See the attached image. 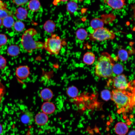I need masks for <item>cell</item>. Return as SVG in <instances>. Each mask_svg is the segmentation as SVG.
Returning a JSON list of instances; mask_svg holds the SVG:
<instances>
[{
    "label": "cell",
    "mask_w": 135,
    "mask_h": 135,
    "mask_svg": "<svg viewBox=\"0 0 135 135\" xmlns=\"http://www.w3.org/2000/svg\"><path fill=\"white\" fill-rule=\"evenodd\" d=\"M34 120L37 125L42 126L45 124L47 122L48 117L47 114L44 112H39L35 116Z\"/></svg>",
    "instance_id": "obj_10"
},
{
    "label": "cell",
    "mask_w": 135,
    "mask_h": 135,
    "mask_svg": "<svg viewBox=\"0 0 135 135\" xmlns=\"http://www.w3.org/2000/svg\"><path fill=\"white\" fill-rule=\"evenodd\" d=\"M94 54L91 52H88L84 54L83 56V61L86 64L91 65L94 62L95 60Z\"/></svg>",
    "instance_id": "obj_14"
},
{
    "label": "cell",
    "mask_w": 135,
    "mask_h": 135,
    "mask_svg": "<svg viewBox=\"0 0 135 135\" xmlns=\"http://www.w3.org/2000/svg\"><path fill=\"white\" fill-rule=\"evenodd\" d=\"M79 0V1H81V2L83 0Z\"/></svg>",
    "instance_id": "obj_38"
},
{
    "label": "cell",
    "mask_w": 135,
    "mask_h": 135,
    "mask_svg": "<svg viewBox=\"0 0 135 135\" xmlns=\"http://www.w3.org/2000/svg\"><path fill=\"white\" fill-rule=\"evenodd\" d=\"M2 24L6 28H10L13 26L14 23L12 16H8L2 19Z\"/></svg>",
    "instance_id": "obj_19"
},
{
    "label": "cell",
    "mask_w": 135,
    "mask_h": 135,
    "mask_svg": "<svg viewBox=\"0 0 135 135\" xmlns=\"http://www.w3.org/2000/svg\"><path fill=\"white\" fill-rule=\"evenodd\" d=\"M34 120V115L31 112L27 111L22 115L21 118L22 122L25 124H28L32 123Z\"/></svg>",
    "instance_id": "obj_12"
},
{
    "label": "cell",
    "mask_w": 135,
    "mask_h": 135,
    "mask_svg": "<svg viewBox=\"0 0 135 135\" xmlns=\"http://www.w3.org/2000/svg\"><path fill=\"white\" fill-rule=\"evenodd\" d=\"M135 130H133L130 131L128 135H135Z\"/></svg>",
    "instance_id": "obj_33"
},
{
    "label": "cell",
    "mask_w": 135,
    "mask_h": 135,
    "mask_svg": "<svg viewBox=\"0 0 135 135\" xmlns=\"http://www.w3.org/2000/svg\"><path fill=\"white\" fill-rule=\"evenodd\" d=\"M55 108L54 104L49 102H44L41 106V110L42 112L46 114L53 113L54 112Z\"/></svg>",
    "instance_id": "obj_11"
},
{
    "label": "cell",
    "mask_w": 135,
    "mask_h": 135,
    "mask_svg": "<svg viewBox=\"0 0 135 135\" xmlns=\"http://www.w3.org/2000/svg\"><path fill=\"white\" fill-rule=\"evenodd\" d=\"M113 60L107 52L102 53L98 58L95 66V74L99 78H106L111 76L114 73Z\"/></svg>",
    "instance_id": "obj_2"
},
{
    "label": "cell",
    "mask_w": 135,
    "mask_h": 135,
    "mask_svg": "<svg viewBox=\"0 0 135 135\" xmlns=\"http://www.w3.org/2000/svg\"><path fill=\"white\" fill-rule=\"evenodd\" d=\"M13 26L16 30L18 32L22 31L25 28V25L22 22L17 21L14 22Z\"/></svg>",
    "instance_id": "obj_27"
},
{
    "label": "cell",
    "mask_w": 135,
    "mask_h": 135,
    "mask_svg": "<svg viewBox=\"0 0 135 135\" xmlns=\"http://www.w3.org/2000/svg\"><path fill=\"white\" fill-rule=\"evenodd\" d=\"M89 37L90 39L91 40L102 41L113 39L115 37V35L112 31L103 27L95 30Z\"/></svg>",
    "instance_id": "obj_5"
},
{
    "label": "cell",
    "mask_w": 135,
    "mask_h": 135,
    "mask_svg": "<svg viewBox=\"0 0 135 135\" xmlns=\"http://www.w3.org/2000/svg\"><path fill=\"white\" fill-rule=\"evenodd\" d=\"M7 5L2 0H0V9L6 8Z\"/></svg>",
    "instance_id": "obj_32"
},
{
    "label": "cell",
    "mask_w": 135,
    "mask_h": 135,
    "mask_svg": "<svg viewBox=\"0 0 135 135\" xmlns=\"http://www.w3.org/2000/svg\"><path fill=\"white\" fill-rule=\"evenodd\" d=\"M66 93L69 97L74 98L78 96V90L76 87L72 86L67 88Z\"/></svg>",
    "instance_id": "obj_21"
},
{
    "label": "cell",
    "mask_w": 135,
    "mask_h": 135,
    "mask_svg": "<svg viewBox=\"0 0 135 135\" xmlns=\"http://www.w3.org/2000/svg\"><path fill=\"white\" fill-rule=\"evenodd\" d=\"M131 81L128 82V79L124 74H120L115 76L113 80L112 86L114 89L124 90L130 86Z\"/></svg>",
    "instance_id": "obj_6"
},
{
    "label": "cell",
    "mask_w": 135,
    "mask_h": 135,
    "mask_svg": "<svg viewBox=\"0 0 135 135\" xmlns=\"http://www.w3.org/2000/svg\"><path fill=\"white\" fill-rule=\"evenodd\" d=\"M76 35L77 38L78 40H83L86 38L88 34L84 29L80 28L76 31Z\"/></svg>",
    "instance_id": "obj_23"
},
{
    "label": "cell",
    "mask_w": 135,
    "mask_h": 135,
    "mask_svg": "<svg viewBox=\"0 0 135 135\" xmlns=\"http://www.w3.org/2000/svg\"><path fill=\"white\" fill-rule=\"evenodd\" d=\"M7 63L6 59L2 56L0 55V70L4 68Z\"/></svg>",
    "instance_id": "obj_29"
},
{
    "label": "cell",
    "mask_w": 135,
    "mask_h": 135,
    "mask_svg": "<svg viewBox=\"0 0 135 135\" xmlns=\"http://www.w3.org/2000/svg\"><path fill=\"white\" fill-rule=\"evenodd\" d=\"M7 42V38L6 36L4 34H0V46L5 45Z\"/></svg>",
    "instance_id": "obj_30"
},
{
    "label": "cell",
    "mask_w": 135,
    "mask_h": 135,
    "mask_svg": "<svg viewBox=\"0 0 135 135\" xmlns=\"http://www.w3.org/2000/svg\"><path fill=\"white\" fill-rule=\"evenodd\" d=\"M26 135H31L30 131H29L28 132Z\"/></svg>",
    "instance_id": "obj_36"
},
{
    "label": "cell",
    "mask_w": 135,
    "mask_h": 135,
    "mask_svg": "<svg viewBox=\"0 0 135 135\" xmlns=\"http://www.w3.org/2000/svg\"><path fill=\"white\" fill-rule=\"evenodd\" d=\"M2 125L0 123V134H1L2 132Z\"/></svg>",
    "instance_id": "obj_34"
},
{
    "label": "cell",
    "mask_w": 135,
    "mask_h": 135,
    "mask_svg": "<svg viewBox=\"0 0 135 135\" xmlns=\"http://www.w3.org/2000/svg\"><path fill=\"white\" fill-rule=\"evenodd\" d=\"M128 130V128L127 125L122 122L117 123L114 127L115 132L118 135H125Z\"/></svg>",
    "instance_id": "obj_9"
},
{
    "label": "cell",
    "mask_w": 135,
    "mask_h": 135,
    "mask_svg": "<svg viewBox=\"0 0 135 135\" xmlns=\"http://www.w3.org/2000/svg\"><path fill=\"white\" fill-rule=\"evenodd\" d=\"M56 25L55 23L52 20H49L44 23L43 28L44 30L48 33L52 32L55 30Z\"/></svg>",
    "instance_id": "obj_18"
},
{
    "label": "cell",
    "mask_w": 135,
    "mask_h": 135,
    "mask_svg": "<svg viewBox=\"0 0 135 135\" xmlns=\"http://www.w3.org/2000/svg\"><path fill=\"white\" fill-rule=\"evenodd\" d=\"M78 6L76 3L73 1L69 2L67 5V10L70 13H74L77 10Z\"/></svg>",
    "instance_id": "obj_24"
},
{
    "label": "cell",
    "mask_w": 135,
    "mask_h": 135,
    "mask_svg": "<svg viewBox=\"0 0 135 135\" xmlns=\"http://www.w3.org/2000/svg\"><path fill=\"white\" fill-rule=\"evenodd\" d=\"M44 43V48L50 54H58L62 47L61 40L55 35L46 39Z\"/></svg>",
    "instance_id": "obj_4"
},
{
    "label": "cell",
    "mask_w": 135,
    "mask_h": 135,
    "mask_svg": "<svg viewBox=\"0 0 135 135\" xmlns=\"http://www.w3.org/2000/svg\"><path fill=\"white\" fill-rule=\"evenodd\" d=\"M15 73L16 76L20 80H25L30 74V68L27 66H20L16 69Z\"/></svg>",
    "instance_id": "obj_7"
},
{
    "label": "cell",
    "mask_w": 135,
    "mask_h": 135,
    "mask_svg": "<svg viewBox=\"0 0 135 135\" xmlns=\"http://www.w3.org/2000/svg\"><path fill=\"white\" fill-rule=\"evenodd\" d=\"M104 25L103 20L98 18L92 19L90 22L91 26L95 30L103 27Z\"/></svg>",
    "instance_id": "obj_16"
},
{
    "label": "cell",
    "mask_w": 135,
    "mask_h": 135,
    "mask_svg": "<svg viewBox=\"0 0 135 135\" xmlns=\"http://www.w3.org/2000/svg\"><path fill=\"white\" fill-rule=\"evenodd\" d=\"M20 52L19 47L16 45H11L8 47L7 50L8 54L12 56H16L18 55Z\"/></svg>",
    "instance_id": "obj_17"
},
{
    "label": "cell",
    "mask_w": 135,
    "mask_h": 135,
    "mask_svg": "<svg viewBox=\"0 0 135 135\" xmlns=\"http://www.w3.org/2000/svg\"><path fill=\"white\" fill-rule=\"evenodd\" d=\"M37 33L35 29L31 28L26 30L22 36V45L25 50L28 52L31 53L36 49L44 48V43L34 41L32 38Z\"/></svg>",
    "instance_id": "obj_3"
},
{
    "label": "cell",
    "mask_w": 135,
    "mask_h": 135,
    "mask_svg": "<svg viewBox=\"0 0 135 135\" xmlns=\"http://www.w3.org/2000/svg\"><path fill=\"white\" fill-rule=\"evenodd\" d=\"M111 99L120 111L128 112L131 110L135 105L134 81H131L129 86L125 90H112Z\"/></svg>",
    "instance_id": "obj_1"
},
{
    "label": "cell",
    "mask_w": 135,
    "mask_h": 135,
    "mask_svg": "<svg viewBox=\"0 0 135 135\" xmlns=\"http://www.w3.org/2000/svg\"><path fill=\"white\" fill-rule=\"evenodd\" d=\"M28 0H12L13 3L16 5L21 6L26 4Z\"/></svg>",
    "instance_id": "obj_31"
},
{
    "label": "cell",
    "mask_w": 135,
    "mask_h": 135,
    "mask_svg": "<svg viewBox=\"0 0 135 135\" xmlns=\"http://www.w3.org/2000/svg\"><path fill=\"white\" fill-rule=\"evenodd\" d=\"M124 68L123 66L120 64L117 63L114 64L112 68L114 73L117 75L121 74L123 72Z\"/></svg>",
    "instance_id": "obj_25"
},
{
    "label": "cell",
    "mask_w": 135,
    "mask_h": 135,
    "mask_svg": "<svg viewBox=\"0 0 135 135\" xmlns=\"http://www.w3.org/2000/svg\"><path fill=\"white\" fill-rule=\"evenodd\" d=\"M28 14L27 10L22 7L17 8L15 13L16 17L19 20H24L26 19L27 17Z\"/></svg>",
    "instance_id": "obj_15"
},
{
    "label": "cell",
    "mask_w": 135,
    "mask_h": 135,
    "mask_svg": "<svg viewBox=\"0 0 135 135\" xmlns=\"http://www.w3.org/2000/svg\"><path fill=\"white\" fill-rule=\"evenodd\" d=\"M60 0L63 2H66L68 0Z\"/></svg>",
    "instance_id": "obj_37"
},
{
    "label": "cell",
    "mask_w": 135,
    "mask_h": 135,
    "mask_svg": "<svg viewBox=\"0 0 135 135\" xmlns=\"http://www.w3.org/2000/svg\"><path fill=\"white\" fill-rule=\"evenodd\" d=\"M40 95L41 98L43 100L48 101L52 98L53 94L52 91L50 89L46 88L41 91Z\"/></svg>",
    "instance_id": "obj_13"
},
{
    "label": "cell",
    "mask_w": 135,
    "mask_h": 135,
    "mask_svg": "<svg viewBox=\"0 0 135 135\" xmlns=\"http://www.w3.org/2000/svg\"><path fill=\"white\" fill-rule=\"evenodd\" d=\"M40 6V4L38 0H31L29 2L28 7L32 11L35 12L38 10Z\"/></svg>",
    "instance_id": "obj_20"
},
{
    "label": "cell",
    "mask_w": 135,
    "mask_h": 135,
    "mask_svg": "<svg viewBox=\"0 0 135 135\" xmlns=\"http://www.w3.org/2000/svg\"><path fill=\"white\" fill-rule=\"evenodd\" d=\"M13 16L12 12L7 8L0 9V18L2 19L7 16Z\"/></svg>",
    "instance_id": "obj_28"
},
{
    "label": "cell",
    "mask_w": 135,
    "mask_h": 135,
    "mask_svg": "<svg viewBox=\"0 0 135 135\" xmlns=\"http://www.w3.org/2000/svg\"><path fill=\"white\" fill-rule=\"evenodd\" d=\"M128 53L126 50L121 49L118 51V58L121 61H125L128 60Z\"/></svg>",
    "instance_id": "obj_22"
},
{
    "label": "cell",
    "mask_w": 135,
    "mask_h": 135,
    "mask_svg": "<svg viewBox=\"0 0 135 135\" xmlns=\"http://www.w3.org/2000/svg\"><path fill=\"white\" fill-rule=\"evenodd\" d=\"M104 3L107 4L113 10H120L126 5L125 0H103Z\"/></svg>",
    "instance_id": "obj_8"
},
{
    "label": "cell",
    "mask_w": 135,
    "mask_h": 135,
    "mask_svg": "<svg viewBox=\"0 0 135 135\" xmlns=\"http://www.w3.org/2000/svg\"><path fill=\"white\" fill-rule=\"evenodd\" d=\"M2 19L0 18V27L2 26Z\"/></svg>",
    "instance_id": "obj_35"
},
{
    "label": "cell",
    "mask_w": 135,
    "mask_h": 135,
    "mask_svg": "<svg viewBox=\"0 0 135 135\" xmlns=\"http://www.w3.org/2000/svg\"><path fill=\"white\" fill-rule=\"evenodd\" d=\"M100 95L103 100L108 101L111 99V92L108 90H104L101 92Z\"/></svg>",
    "instance_id": "obj_26"
}]
</instances>
